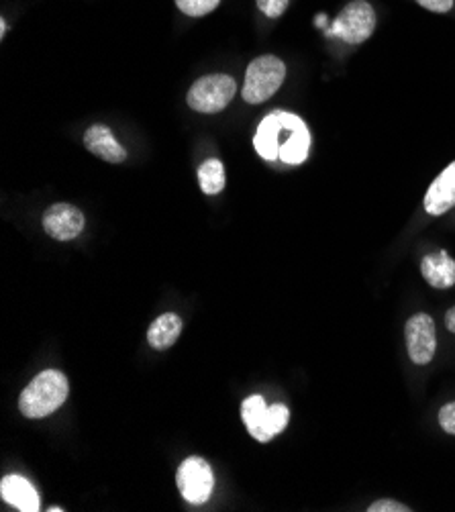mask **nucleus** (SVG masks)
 Returning a JSON list of instances; mask_svg holds the SVG:
<instances>
[{
  "label": "nucleus",
  "instance_id": "nucleus-1",
  "mask_svg": "<svg viewBox=\"0 0 455 512\" xmlns=\"http://www.w3.org/2000/svg\"><path fill=\"white\" fill-rule=\"evenodd\" d=\"M254 143L264 160L298 166L309 156L311 133L296 115L274 111L262 121Z\"/></svg>",
  "mask_w": 455,
  "mask_h": 512
},
{
  "label": "nucleus",
  "instance_id": "nucleus-2",
  "mask_svg": "<svg viewBox=\"0 0 455 512\" xmlns=\"http://www.w3.org/2000/svg\"><path fill=\"white\" fill-rule=\"evenodd\" d=\"M68 394V378L58 370H45L21 392L19 408L27 419H45L58 411Z\"/></svg>",
  "mask_w": 455,
  "mask_h": 512
},
{
  "label": "nucleus",
  "instance_id": "nucleus-3",
  "mask_svg": "<svg viewBox=\"0 0 455 512\" xmlns=\"http://www.w3.org/2000/svg\"><path fill=\"white\" fill-rule=\"evenodd\" d=\"M241 417L251 437L258 439L260 443H268L286 429L290 421V411L284 404L266 406V400L254 394L241 404Z\"/></svg>",
  "mask_w": 455,
  "mask_h": 512
},
{
  "label": "nucleus",
  "instance_id": "nucleus-4",
  "mask_svg": "<svg viewBox=\"0 0 455 512\" xmlns=\"http://www.w3.org/2000/svg\"><path fill=\"white\" fill-rule=\"evenodd\" d=\"M286 78V66L276 56H260L249 64L243 84V100L249 105H262L270 100Z\"/></svg>",
  "mask_w": 455,
  "mask_h": 512
},
{
  "label": "nucleus",
  "instance_id": "nucleus-5",
  "mask_svg": "<svg viewBox=\"0 0 455 512\" xmlns=\"http://www.w3.org/2000/svg\"><path fill=\"white\" fill-rule=\"evenodd\" d=\"M237 92V82L227 74H209L202 76L188 90V107L202 115H215L229 107Z\"/></svg>",
  "mask_w": 455,
  "mask_h": 512
},
{
  "label": "nucleus",
  "instance_id": "nucleus-6",
  "mask_svg": "<svg viewBox=\"0 0 455 512\" xmlns=\"http://www.w3.org/2000/svg\"><path fill=\"white\" fill-rule=\"evenodd\" d=\"M376 29V11L366 0H353L345 5L333 23L331 35L343 39L349 45H360L372 37Z\"/></svg>",
  "mask_w": 455,
  "mask_h": 512
},
{
  "label": "nucleus",
  "instance_id": "nucleus-7",
  "mask_svg": "<svg viewBox=\"0 0 455 512\" xmlns=\"http://www.w3.org/2000/svg\"><path fill=\"white\" fill-rule=\"evenodd\" d=\"M178 490L182 498L190 504H205L215 488V476L213 468L209 466L207 459L202 457H188L178 468Z\"/></svg>",
  "mask_w": 455,
  "mask_h": 512
},
{
  "label": "nucleus",
  "instance_id": "nucleus-8",
  "mask_svg": "<svg viewBox=\"0 0 455 512\" xmlns=\"http://www.w3.org/2000/svg\"><path fill=\"white\" fill-rule=\"evenodd\" d=\"M407 347L411 360L417 366H427L437 351V331H435V321L419 313L409 319L407 323Z\"/></svg>",
  "mask_w": 455,
  "mask_h": 512
},
{
  "label": "nucleus",
  "instance_id": "nucleus-9",
  "mask_svg": "<svg viewBox=\"0 0 455 512\" xmlns=\"http://www.w3.org/2000/svg\"><path fill=\"white\" fill-rule=\"evenodd\" d=\"M43 229L49 237L58 241H72L84 229V215L80 209L72 207V204H52L43 215Z\"/></svg>",
  "mask_w": 455,
  "mask_h": 512
},
{
  "label": "nucleus",
  "instance_id": "nucleus-10",
  "mask_svg": "<svg viewBox=\"0 0 455 512\" xmlns=\"http://www.w3.org/2000/svg\"><path fill=\"white\" fill-rule=\"evenodd\" d=\"M84 145L92 156L109 164H123L127 160V149L115 139L107 125H92L84 133Z\"/></svg>",
  "mask_w": 455,
  "mask_h": 512
},
{
  "label": "nucleus",
  "instance_id": "nucleus-11",
  "mask_svg": "<svg viewBox=\"0 0 455 512\" xmlns=\"http://www.w3.org/2000/svg\"><path fill=\"white\" fill-rule=\"evenodd\" d=\"M455 207V162H451L429 186L425 194V211L433 217L445 215Z\"/></svg>",
  "mask_w": 455,
  "mask_h": 512
},
{
  "label": "nucleus",
  "instance_id": "nucleus-12",
  "mask_svg": "<svg viewBox=\"0 0 455 512\" xmlns=\"http://www.w3.org/2000/svg\"><path fill=\"white\" fill-rule=\"evenodd\" d=\"M421 272L429 286L437 290H447L455 284V260L449 258L447 251H435L425 255L421 262Z\"/></svg>",
  "mask_w": 455,
  "mask_h": 512
},
{
  "label": "nucleus",
  "instance_id": "nucleus-13",
  "mask_svg": "<svg viewBox=\"0 0 455 512\" xmlns=\"http://www.w3.org/2000/svg\"><path fill=\"white\" fill-rule=\"evenodd\" d=\"M0 496L5 502L17 506L23 512H37L39 510V496L33 484L21 476H7L0 484Z\"/></svg>",
  "mask_w": 455,
  "mask_h": 512
},
{
  "label": "nucleus",
  "instance_id": "nucleus-14",
  "mask_svg": "<svg viewBox=\"0 0 455 512\" xmlns=\"http://www.w3.org/2000/svg\"><path fill=\"white\" fill-rule=\"evenodd\" d=\"M180 333H182V319L176 313H166L149 325L147 341L154 349L164 351L178 341Z\"/></svg>",
  "mask_w": 455,
  "mask_h": 512
},
{
  "label": "nucleus",
  "instance_id": "nucleus-15",
  "mask_svg": "<svg viewBox=\"0 0 455 512\" xmlns=\"http://www.w3.org/2000/svg\"><path fill=\"white\" fill-rule=\"evenodd\" d=\"M198 184H200L202 192L209 196L223 192V188L227 184L225 166L219 160H207L198 168Z\"/></svg>",
  "mask_w": 455,
  "mask_h": 512
},
{
  "label": "nucleus",
  "instance_id": "nucleus-16",
  "mask_svg": "<svg viewBox=\"0 0 455 512\" xmlns=\"http://www.w3.org/2000/svg\"><path fill=\"white\" fill-rule=\"evenodd\" d=\"M221 0H176V7L188 17H205L219 7Z\"/></svg>",
  "mask_w": 455,
  "mask_h": 512
},
{
  "label": "nucleus",
  "instance_id": "nucleus-17",
  "mask_svg": "<svg viewBox=\"0 0 455 512\" xmlns=\"http://www.w3.org/2000/svg\"><path fill=\"white\" fill-rule=\"evenodd\" d=\"M258 9L268 17V19H278L286 13L290 0H256Z\"/></svg>",
  "mask_w": 455,
  "mask_h": 512
},
{
  "label": "nucleus",
  "instance_id": "nucleus-18",
  "mask_svg": "<svg viewBox=\"0 0 455 512\" xmlns=\"http://www.w3.org/2000/svg\"><path fill=\"white\" fill-rule=\"evenodd\" d=\"M439 425L445 433L455 435V402L445 404L439 411Z\"/></svg>",
  "mask_w": 455,
  "mask_h": 512
},
{
  "label": "nucleus",
  "instance_id": "nucleus-19",
  "mask_svg": "<svg viewBox=\"0 0 455 512\" xmlns=\"http://www.w3.org/2000/svg\"><path fill=\"white\" fill-rule=\"evenodd\" d=\"M368 510H370V512H409L411 508H409L407 504H402V502L384 498V500H376L374 504H370Z\"/></svg>",
  "mask_w": 455,
  "mask_h": 512
},
{
  "label": "nucleus",
  "instance_id": "nucleus-20",
  "mask_svg": "<svg viewBox=\"0 0 455 512\" xmlns=\"http://www.w3.org/2000/svg\"><path fill=\"white\" fill-rule=\"evenodd\" d=\"M415 3L431 13H439V15L449 13L453 9V0H415Z\"/></svg>",
  "mask_w": 455,
  "mask_h": 512
},
{
  "label": "nucleus",
  "instance_id": "nucleus-21",
  "mask_svg": "<svg viewBox=\"0 0 455 512\" xmlns=\"http://www.w3.org/2000/svg\"><path fill=\"white\" fill-rule=\"evenodd\" d=\"M445 327H447V331L455 333V306H453V309H449L447 315H445Z\"/></svg>",
  "mask_w": 455,
  "mask_h": 512
},
{
  "label": "nucleus",
  "instance_id": "nucleus-22",
  "mask_svg": "<svg viewBox=\"0 0 455 512\" xmlns=\"http://www.w3.org/2000/svg\"><path fill=\"white\" fill-rule=\"evenodd\" d=\"M7 35V23H5V19H0V37H5Z\"/></svg>",
  "mask_w": 455,
  "mask_h": 512
},
{
  "label": "nucleus",
  "instance_id": "nucleus-23",
  "mask_svg": "<svg viewBox=\"0 0 455 512\" xmlns=\"http://www.w3.org/2000/svg\"><path fill=\"white\" fill-rule=\"evenodd\" d=\"M47 510H52V512H60V510H64V508H60V506H52V508H47Z\"/></svg>",
  "mask_w": 455,
  "mask_h": 512
}]
</instances>
